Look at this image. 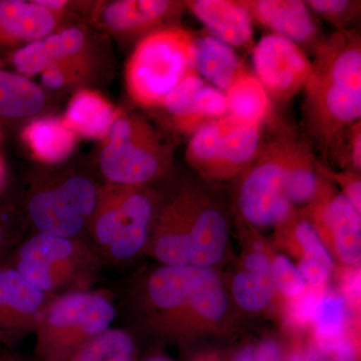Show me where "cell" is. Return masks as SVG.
I'll return each instance as SVG.
<instances>
[{
  "mask_svg": "<svg viewBox=\"0 0 361 361\" xmlns=\"http://www.w3.org/2000/svg\"><path fill=\"white\" fill-rule=\"evenodd\" d=\"M39 6L45 7V8L49 9V11H59V9L63 8V7L66 6V1H59V0H39V1H35Z\"/></svg>",
  "mask_w": 361,
  "mask_h": 361,
  "instance_id": "46",
  "label": "cell"
},
{
  "mask_svg": "<svg viewBox=\"0 0 361 361\" xmlns=\"http://www.w3.org/2000/svg\"><path fill=\"white\" fill-rule=\"evenodd\" d=\"M4 176H6V169H4V163L0 158V189L2 188L4 182Z\"/></svg>",
  "mask_w": 361,
  "mask_h": 361,
  "instance_id": "49",
  "label": "cell"
},
{
  "mask_svg": "<svg viewBox=\"0 0 361 361\" xmlns=\"http://www.w3.org/2000/svg\"><path fill=\"white\" fill-rule=\"evenodd\" d=\"M142 361H173L170 358L165 357V356H153V357L147 358Z\"/></svg>",
  "mask_w": 361,
  "mask_h": 361,
  "instance_id": "50",
  "label": "cell"
},
{
  "mask_svg": "<svg viewBox=\"0 0 361 361\" xmlns=\"http://www.w3.org/2000/svg\"><path fill=\"white\" fill-rule=\"evenodd\" d=\"M228 115L239 122L262 127L272 111L271 97L257 78L244 71L225 92Z\"/></svg>",
  "mask_w": 361,
  "mask_h": 361,
  "instance_id": "24",
  "label": "cell"
},
{
  "mask_svg": "<svg viewBox=\"0 0 361 361\" xmlns=\"http://www.w3.org/2000/svg\"><path fill=\"white\" fill-rule=\"evenodd\" d=\"M135 341L129 332L109 329L61 361H135Z\"/></svg>",
  "mask_w": 361,
  "mask_h": 361,
  "instance_id": "29",
  "label": "cell"
},
{
  "mask_svg": "<svg viewBox=\"0 0 361 361\" xmlns=\"http://www.w3.org/2000/svg\"><path fill=\"white\" fill-rule=\"evenodd\" d=\"M261 128L229 115L207 123L191 135L187 160L205 179H232L241 175L260 151Z\"/></svg>",
  "mask_w": 361,
  "mask_h": 361,
  "instance_id": "6",
  "label": "cell"
},
{
  "mask_svg": "<svg viewBox=\"0 0 361 361\" xmlns=\"http://www.w3.org/2000/svg\"><path fill=\"white\" fill-rule=\"evenodd\" d=\"M304 87V115L313 141L339 161L344 137L361 120V39L356 30H337L315 52Z\"/></svg>",
  "mask_w": 361,
  "mask_h": 361,
  "instance_id": "1",
  "label": "cell"
},
{
  "mask_svg": "<svg viewBox=\"0 0 361 361\" xmlns=\"http://www.w3.org/2000/svg\"><path fill=\"white\" fill-rule=\"evenodd\" d=\"M118 113L103 97L90 90H82L73 97L63 123L75 134L89 137L108 135Z\"/></svg>",
  "mask_w": 361,
  "mask_h": 361,
  "instance_id": "23",
  "label": "cell"
},
{
  "mask_svg": "<svg viewBox=\"0 0 361 361\" xmlns=\"http://www.w3.org/2000/svg\"><path fill=\"white\" fill-rule=\"evenodd\" d=\"M44 104V92L37 85L20 75L0 70V116H35Z\"/></svg>",
  "mask_w": 361,
  "mask_h": 361,
  "instance_id": "27",
  "label": "cell"
},
{
  "mask_svg": "<svg viewBox=\"0 0 361 361\" xmlns=\"http://www.w3.org/2000/svg\"><path fill=\"white\" fill-rule=\"evenodd\" d=\"M155 203L142 187L111 184L101 190L90 221L97 248L111 262H126L148 246Z\"/></svg>",
  "mask_w": 361,
  "mask_h": 361,
  "instance_id": "5",
  "label": "cell"
},
{
  "mask_svg": "<svg viewBox=\"0 0 361 361\" xmlns=\"http://www.w3.org/2000/svg\"><path fill=\"white\" fill-rule=\"evenodd\" d=\"M23 137L35 156L49 163L63 160L75 148V133L56 118L35 121L25 128Z\"/></svg>",
  "mask_w": 361,
  "mask_h": 361,
  "instance_id": "25",
  "label": "cell"
},
{
  "mask_svg": "<svg viewBox=\"0 0 361 361\" xmlns=\"http://www.w3.org/2000/svg\"><path fill=\"white\" fill-rule=\"evenodd\" d=\"M192 66L206 82L223 92L246 71L235 49L208 32L194 37Z\"/></svg>",
  "mask_w": 361,
  "mask_h": 361,
  "instance_id": "18",
  "label": "cell"
},
{
  "mask_svg": "<svg viewBox=\"0 0 361 361\" xmlns=\"http://www.w3.org/2000/svg\"><path fill=\"white\" fill-rule=\"evenodd\" d=\"M196 195L185 193L161 209L154 221L148 246L163 266L190 264V226Z\"/></svg>",
  "mask_w": 361,
  "mask_h": 361,
  "instance_id": "14",
  "label": "cell"
},
{
  "mask_svg": "<svg viewBox=\"0 0 361 361\" xmlns=\"http://www.w3.org/2000/svg\"><path fill=\"white\" fill-rule=\"evenodd\" d=\"M318 174L329 182H334L341 189V193L345 197L351 205L361 213V180L360 173L355 171L343 170L336 172L327 167L325 164L317 161Z\"/></svg>",
  "mask_w": 361,
  "mask_h": 361,
  "instance_id": "36",
  "label": "cell"
},
{
  "mask_svg": "<svg viewBox=\"0 0 361 361\" xmlns=\"http://www.w3.org/2000/svg\"><path fill=\"white\" fill-rule=\"evenodd\" d=\"M59 191L70 201L78 213L90 222L96 211L99 193L90 180L82 177H73L56 187Z\"/></svg>",
  "mask_w": 361,
  "mask_h": 361,
  "instance_id": "32",
  "label": "cell"
},
{
  "mask_svg": "<svg viewBox=\"0 0 361 361\" xmlns=\"http://www.w3.org/2000/svg\"><path fill=\"white\" fill-rule=\"evenodd\" d=\"M0 361H25V358L16 353H0Z\"/></svg>",
  "mask_w": 361,
  "mask_h": 361,
  "instance_id": "48",
  "label": "cell"
},
{
  "mask_svg": "<svg viewBox=\"0 0 361 361\" xmlns=\"http://www.w3.org/2000/svg\"><path fill=\"white\" fill-rule=\"evenodd\" d=\"M184 2L168 0H121L106 4L101 20L116 32H155L180 13Z\"/></svg>",
  "mask_w": 361,
  "mask_h": 361,
  "instance_id": "17",
  "label": "cell"
},
{
  "mask_svg": "<svg viewBox=\"0 0 361 361\" xmlns=\"http://www.w3.org/2000/svg\"><path fill=\"white\" fill-rule=\"evenodd\" d=\"M205 84V80L192 71L161 104L183 134L192 135L207 123L199 106V96Z\"/></svg>",
  "mask_w": 361,
  "mask_h": 361,
  "instance_id": "26",
  "label": "cell"
},
{
  "mask_svg": "<svg viewBox=\"0 0 361 361\" xmlns=\"http://www.w3.org/2000/svg\"><path fill=\"white\" fill-rule=\"evenodd\" d=\"M346 304L341 294L325 292L312 323L318 351L332 353L345 338Z\"/></svg>",
  "mask_w": 361,
  "mask_h": 361,
  "instance_id": "28",
  "label": "cell"
},
{
  "mask_svg": "<svg viewBox=\"0 0 361 361\" xmlns=\"http://www.w3.org/2000/svg\"><path fill=\"white\" fill-rule=\"evenodd\" d=\"M306 6L311 13L324 18L338 30H348L346 26L360 13V1L353 0H308Z\"/></svg>",
  "mask_w": 361,
  "mask_h": 361,
  "instance_id": "33",
  "label": "cell"
},
{
  "mask_svg": "<svg viewBox=\"0 0 361 361\" xmlns=\"http://www.w3.org/2000/svg\"><path fill=\"white\" fill-rule=\"evenodd\" d=\"M331 355H334V361H355L357 353L355 344L346 336Z\"/></svg>",
  "mask_w": 361,
  "mask_h": 361,
  "instance_id": "43",
  "label": "cell"
},
{
  "mask_svg": "<svg viewBox=\"0 0 361 361\" xmlns=\"http://www.w3.org/2000/svg\"><path fill=\"white\" fill-rule=\"evenodd\" d=\"M339 163L344 170L355 171L360 173L361 170V121L353 123L346 130L342 146Z\"/></svg>",
  "mask_w": 361,
  "mask_h": 361,
  "instance_id": "37",
  "label": "cell"
},
{
  "mask_svg": "<svg viewBox=\"0 0 361 361\" xmlns=\"http://www.w3.org/2000/svg\"><path fill=\"white\" fill-rule=\"evenodd\" d=\"M290 135L263 142L240 178L237 206L242 218L258 228L278 227L294 208L283 191L284 164Z\"/></svg>",
  "mask_w": 361,
  "mask_h": 361,
  "instance_id": "7",
  "label": "cell"
},
{
  "mask_svg": "<svg viewBox=\"0 0 361 361\" xmlns=\"http://www.w3.org/2000/svg\"><path fill=\"white\" fill-rule=\"evenodd\" d=\"M287 223L291 227L293 239L302 252V258L314 261L331 273L334 259L310 221L307 218L296 219L293 212L287 219Z\"/></svg>",
  "mask_w": 361,
  "mask_h": 361,
  "instance_id": "31",
  "label": "cell"
},
{
  "mask_svg": "<svg viewBox=\"0 0 361 361\" xmlns=\"http://www.w3.org/2000/svg\"><path fill=\"white\" fill-rule=\"evenodd\" d=\"M297 268L300 271L307 286L325 287L329 282L330 272L314 261L301 258Z\"/></svg>",
  "mask_w": 361,
  "mask_h": 361,
  "instance_id": "39",
  "label": "cell"
},
{
  "mask_svg": "<svg viewBox=\"0 0 361 361\" xmlns=\"http://www.w3.org/2000/svg\"><path fill=\"white\" fill-rule=\"evenodd\" d=\"M184 4L212 37L233 49H253V20L241 0H191Z\"/></svg>",
  "mask_w": 361,
  "mask_h": 361,
  "instance_id": "15",
  "label": "cell"
},
{
  "mask_svg": "<svg viewBox=\"0 0 361 361\" xmlns=\"http://www.w3.org/2000/svg\"><path fill=\"white\" fill-rule=\"evenodd\" d=\"M255 77L270 97L287 101L304 89L312 71V61L299 45L269 33L253 47Z\"/></svg>",
  "mask_w": 361,
  "mask_h": 361,
  "instance_id": "10",
  "label": "cell"
},
{
  "mask_svg": "<svg viewBox=\"0 0 361 361\" xmlns=\"http://www.w3.org/2000/svg\"><path fill=\"white\" fill-rule=\"evenodd\" d=\"M66 77L61 63H54L42 71V82L49 90H59L66 84Z\"/></svg>",
  "mask_w": 361,
  "mask_h": 361,
  "instance_id": "41",
  "label": "cell"
},
{
  "mask_svg": "<svg viewBox=\"0 0 361 361\" xmlns=\"http://www.w3.org/2000/svg\"><path fill=\"white\" fill-rule=\"evenodd\" d=\"M319 186L317 159L310 142L290 135L284 164L283 191L292 207L308 206Z\"/></svg>",
  "mask_w": 361,
  "mask_h": 361,
  "instance_id": "21",
  "label": "cell"
},
{
  "mask_svg": "<svg viewBox=\"0 0 361 361\" xmlns=\"http://www.w3.org/2000/svg\"><path fill=\"white\" fill-rule=\"evenodd\" d=\"M326 287V286H325ZM307 286L302 293L293 297L288 306V320L294 326L303 327L312 322L326 288Z\"/></svg>",
  "mask_w": 361,
  "mask_h": 361,
  "instance_id": "35",
  "label": "cell"
},
{
  "mask_svg": "<svg viewBox=\"0 0 361 361\" xmlns=\"http://www.w3.org/2000/svg\"><path fill=\"white\" fill-rule=\"evenodd\" d=\"M258 361H281V353L276 342L267 341L261 342L255 348Z\"/></svg>",
  "mask_w": 361,
  "mask_h": 361,
  "instance_id": "42",
  "label": "cell"
},
{
  "mask_svg": "<svg viewBox=\"0 0 361 361\" xmlns=\"http://www.w3.org/2000/svg\"><path fill=\"white\" fill-rule=\"evenodd\" d=\"M9 246V238L4 225L0 221V258L6 253Z\"/></svg>",
  "mask_w": 361,
  "mask_h": 361,
  "instance_id": "45",
  "label": "cell"
},
{
  "mask_svg": "<svg viewBox=\"0 0 361 361\" xmlns=\"http://www.w3.org/2000/svg\"><path fill=\"white\" fill-rule=\"evenodd\" d=\"M342 287H343V291H342L343 294H341V296L343 297L346 307L357 310L360 305L361 276L360 267H349L348 271H346L344 274Z\"/></svg>",
  "mask_w": 361,
  "mask_h": 361,
  "instance_id": "38",
  "label": "cell"
},
{
  "mask_svg": "<svg viewBox=\"0 0 361 361\" xmlns=\"http://www.w3.org/2000/svg\"><path fill=\"white\" fill-rule=\"evenodd\" d=\"M85 35L77 27L35 40L21 47L13 56L16 70L26 75L42 73L45 68L63 59H70L82 51Z\"/></svg>",
  "mask_w": 361,
  "mask_h": 361,
  "instance_id": "22",
  "label": "cell"
},
{
  "mask_svg": "<svg viewBox=\"0 0 361 361\" xmlns=\"http://www.w3.org/2000/svg\"><path fill=\"white\" fill-rule=\"evenodd\" d=\"M51 298L13 266L0 262V334L14 342L33 331Z\"/></svg>",
  "mask_w": 361,
  "mask_h": 361,
  "instance_id": "12",
  "label": "cell"
},
{
  "mask_svg": "<svg viewBox=\"0 0 361 361\" xmlns=\"http://www.w3.org/2000/svg\"><path fill=\"white\" fill-rule=\"evenodd\" d=\"M308 218L323 242L329 240L337 257L348 267H357L361 259V213L319 175V186L308 205Z\"/></svg>",
  "mask_w": 361,
  "mask_h": 361,
  "instance_id": "9",
  "label": "cell"
},
{
  "mask_svg": "<svg viewBox=\"0 0 361 361\" xmlns=\"http://www.w3.org/2000/svg\"><path fill=\"white\" fill-rule=\"evenodd\" d=\"M272 279H265L242 271L233 280L232 291L240 307L249 312H258L267 307L274 292Z\"/></svg>",
  "mask_w": 361,
  "mask_h": 361,
  "instance_id": "30",
  "label": "cell"
},
{
  "mask_svg": "<svg viewBox=\"0 0 361 361\" xmlns=\"http://www.w3.org/2000/svg\"><path fill=\"white\" fill-rule=\"evenodd\" d=\"M54 26V13L35 1L0 0V45L44 39Z\"/></svg>",
  "mask_w": 361,
  "mask_h": 361,
  "instance_id": "20",
  "label": "cell"
},
{
  "mask_svg": "<svg viewBox=\"0 0 361 361\" xmlns=\"http://www.w3.org/2000/svg\"><path fill=\"white\" fill-rule=\"evenodd\" d=\"M288 361H326V360L320 351L314 350V349H307V350L294 353L289 357Z\"/></svg>",
  "mask_w": 361,
  "mask_h": 361,
  "instance_id": "44",
  "label": "cell"
},
{
  "mask_svg": "<svg viewBox=\"0 0 361 361\" xmlns=\"http://www.w3.org/2000/svg\"><path fill=\"white\" fill-rule=\"evenodd\" d=\"M108 135L99 161L104 177L111 184L142 187L165 172L168 149L147 123L118 116Z\"/></svg>",
  "mask_w": 361,
  "mask_h": 361,
  "instance_id": "8",
  "label": "cell"
},
{
  "mask_svg": "<svg viewBox=\"0 0 361 361\" xmlns=\"http://www.w3.org/2000/svg\"><path fill=\"white\" fill-rule=\"evenodd\" d=\"M218 279L211 268L191 264L161 266L152 273L147 291L149 302L158 310L157 326L166 330L179 322Z\"/></svg>",
  "mask_w": 361,
  "mask_h": 361,
  "instance_id": "11",
  "label": "cell"
},
{
  "mask_svg": "<svg viewBox=\"0 0 361 361\" xmlns=\"http://www.w3.org/2000/svg\"><path fill=\"white\" fill-rule=\"evenodd\" d=\"M229 224L217 207L196 196L190 226V264L211 268L224 256Z\"/></svg>",
  "mask_w": 361,
  "mask_h": 361,
  "instance_id": "16",
  "label": "cell"
},
{
  "mask_svg": "<svg viewBox=\"0 0 361 361\" xmlns=\"http://www.w3.org/2000/svg\"><path fill=\"white\" fill-rule=\"evenodd\" d=\"M28 215L39 234L61 238H77L89 223L58 188L33 195Z\"/></svg>",
  "mask_w": 361,
  "mask_h": 361,
  "instance_id": "19",
  "label": "cell"
},
{
  "mask_svg": "<svg viewBox=\"0 0 361 361\" xmlns=\"http://www.w3.org/2000/svg\"><path fill=\"white\" fill-rule=\"evenodd\" d=\"M271 278L275 288L289 299L298 296L307 287L300 271L286 256L279 255L273 259Z\"/></svg>",
  "mask_w": 361,
  "mask_h": 361,
  "instance_id": "34",
  "label": "cell"
},
{
  "mask_svg": "<svg viewBox=\"0 0 361 361\" xmlns=\"http://www.w3.org/2000/svg\"><path fill=\"white\" fill-rule=\"evenodd\" d=\"M252 20L286 37L302 49L314 51L322 44L319 27L301 0H241Z\"/></svg>",
  "mask_w": 361,
  "mask_h": 361,
  "instance_id": "13",
  "label": "cell"
},
{
  "mask_svg": "<svg viewBox=\"0 0 361 361\" xmlns=\"http://www.w3.org/2000/svg\"><path fill=\"white\" fill-rule=\"evenodd\" d=\"M115 304L103 291L68 292L51 298L33 330L37 361H61L111 329Z\"/></svg>",
  "mask_w": 361,
  "mask_h": 361,
  "instance_id": "2",
  "label": "cell"
},
{
  "mask_svg": "<svg viewBox=\"0 0 361 361\" xmlns=\"http://www.w3.org/2000/svg\"><path fill=\"white\" fill-rule=\"evenodd\" d=\"M235 361H258L255 348H247L238 353Z\"/></svg>",
  "mask_w": 361,
  "mask_h": 361,
  "instance_id": "47",
  "label": "cell"
},
{
  "mask_svg": "<svg viewBox=\"0 0 361 361\" xmlns=\"http://www.w3.org/2000/svg\"><path fill=\"white\" fill-rule=\"evenodd\" d=\"M195 35L168 26L148 33L135 47L126 70L130 97L145 106H161L193 70Z\"/></svg>",
  "mask_w": 361,
  "mask_h": 361,
  "instance_id": "4",
  "label": "cell"
},
{
  "mask_svg": "<svg viewBox=\"0 0 361 361\" xmlns=\"http://www.w3.org/2000/svg\"><path fill=\"white\" fill-rule=\"evenodd\" d=\"M271 263L272 261L262 251L251 252L244 260V266H245L247 272L258 277L265 278V279H272L271 278Z\"/></svg>",
  "mask_w": 361,
  "mask_h": 361,
  "instance_id": "40",
  "label": "cell"
},
{
  "mask_svg": "<svg viewBox=\"0 0 361 361\" xmlns=\"http://www.w3.org/2000/svg\"><path fill=\"white\" fill-rule=\"evenodd\" d=\"M6 263L51 297L89 290L99 268L96 252L80 240L39 233L20 244Z\"/></svg>",
  "mask_w": 361,
  "mask_h": 361,
  "instance_id": "3",
  "label": "cell"
}]
</instances>
